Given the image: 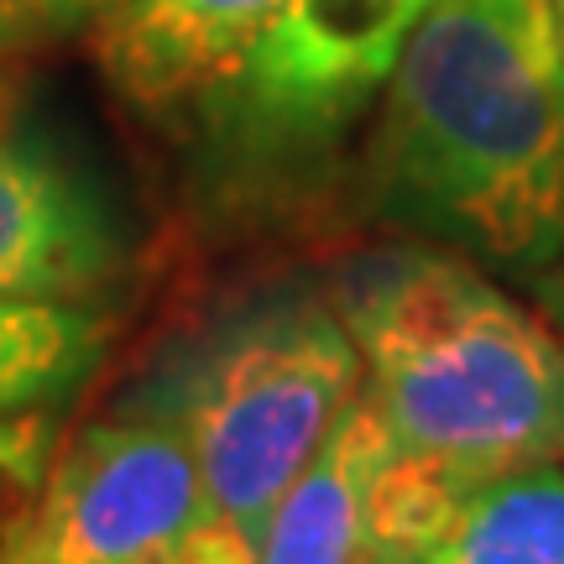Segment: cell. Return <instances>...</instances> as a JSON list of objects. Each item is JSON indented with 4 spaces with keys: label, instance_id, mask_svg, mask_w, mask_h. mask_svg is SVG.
<instances>
[{
    "label": "cell",
    "instance_id": "obj_1",
    "mask_svg": "<svg viewBox=\"0 0 564 564\" xmlns=\"http://www.w3.org/2000/svg\"><path fill=\"white\" fill-rule=\"evenodd\" d=\"M387 220L512 272L564 246V42L554 0H434L366 147Z\"/></svg>",
    "mask_w": 564,
    "mask_h": 564
},
{
    "label": "cell",
    "instance_id": "obj_2",
    "mask_svg": "<svg viewBox=\"0 0 564 564\" xmlns=\"http://www.w3.org/2000/svg\"><path fill=\"white\" fill-rule=\"evenodd\" d=\"M408 455L470 486L564 460V335L460 251L387 246L329 282Z\"/></svg>",
    "mask_w": 564,
    "mask_h": 564
},
{
    "label": "cell",
    "instance_id": "obj_3",
    "mask_svg": "<svg viewBox=\"0 0 564 564\" xmlns=\"http://www.w3.org/2000/svg\"><path fill=\"white\" fill-rule=\"evenodd\" d=\"M361 392L366 366L335 299L293 293L204 329L141 408L183 434L215 518L262 544L282 491Z\"/></svg>",
    "mask_w": 564,
    "mask_h": 564
},
{
    "label": "cell",
    "instance_id": "obj_4",
    "mask_svg": "<svg viewBox=\"0 0 564 564\" xmlns=\"http://www.w3.org/2000/svg\"><path fill=\"white\" fill-rule=\"evenodd\" d=\"M434 0H282L209 95L220 137L251 162L319 152L382 100Z\"/></svg>",
    "mask_w": 564,
    "mask_h": 564
},
{
    "label": "cell",
    "instance_id": "obj_5",
    "mask_svg": "<svg viewBox=\"0 0 564 564\" xmlns=\"http://www.w3.org/2000/svg\"><path fill=\"white\" fill-rule=\"evenodd\" d=\"M204 523L215 507L183 434L131 408L58 444L26 564H167Z\"/></svg>",
    "mask_w": 564,
    "mask_h": 564
},
{
    "label": "cell",
    "instance_id": "obj_6",
    "mask_svg": "<svg viewBox=\"0 0 564 564\" xmlns=\"http://www.w3.org/2000/svg\"><path fill=\"white\" fill-rule=\"evenodd\" d=\"M460 497L361 392L272 507L257 564H419Z\"/></svg>",
    "mask_w": 564,
    "mask_h": 564
},
{
    "label": "cell",
    "instance_id": "obj_7",
    "mask_svg": "<svg viewBox=\"0 0 564 564\" xmlns=\"http://www.w3.org/2000/svg\"><path fill=\"white\" fill-rule=\"evenodd\" d=\"M126 257L116 209L89 178L0 131V293L89 299Z\"/></svg>",
    "mask_w": 564,
    "mask_h": 564
},
{
    "label": "cell",
    "instance_id": "obj_8",
    "mask_svg": "<svg viewBox=\"0 0 564 564\" xmlns=\"http://www.w3.org/2000/svg\"><path fill=\"white\" fill-rule=\"evenodd\" d=\"M282 0H110L95 21V58L126 100L167 110L209 100Z\"/></svg>",
    "mask_w": 564,
    "mask_h": 564
},
{
    "label": "cell",
    "instance_id": "obj_9",
    "mask_svg": "<svg viewBox=\"0 0 564 564\" xmlns=\"http://www.w3.org/2000/svg\"><path fill=\"white\" fill-rule=\"evenodd\" d=\"M110 314L89 299L0 293V419L63 408L110 350Z\"/></svg>",
    "mask_w": 564,
    "mask_h": 564
},
{
    "label": "cell",
    "instance_id": "obj_10",
    "mask_svg": "<svg viewBox=\"0 0 564 564\" xmlns=\"http://www.w3.org/2000/svg\"><path fill=\"white\" fill-rule=\"evenodd\" d=\"M419 564H564V460L470 486Z\"/></svg>",
    "mask_w": 564,
    "mask_h": 564
},
{
    "label": "cell",
    "instance_id": "obj_11",
    "mask_svg": "<svg viewBox=\"0 0 564 564\" xmlns=\"http://www.w3.org/2000/svg\"><path fill=\"white\" fill-rule=\"evenodd\" d=\"M58 444H63L58 408L0 419V564H26Z\"/></svg>",
    "mask_w": 564,
    "mask_h": 564
},
{
    "label": "cell",
    "instance_id": "obj_12",
    "mask_svg": "<svg viewBox=\"0 0 564 564\" xmlns=\"http://www.w3.org/2000/svg\"><path fill=\"white\" fill-rule=\"evenodd\" d=\"M110 0H0V53L74 37L95 26Z\"/></svg>",
    "mask_w": 564,
    "mask_h": 564
},
{
    "label": "cell",
    "instance_id": "obj_13",
    "mask_svg": "<svg viewBox=\"0 0 564 564\" xmlns=\"http://www.w3.org/2000/svg\"><path fill=\"white\" fill-rule=\"evenodd\" d=\"M533 278H539V303H544V314L564 335V246H560V257H554L544 272H533Z\"/></svg>",
    "mask_w": 564,
    "mask_h": 564
},
{
    "label": "cell",
    "instance_id": "obj_14",
    "mask_svg": "<svg viewBox=\"0 0 564 564\" xmlns=\"http://www.w3.org/2000/svg\"><path fill=\"white\" fill-rule=\"evenodd\" d=\"M554 21H560V42H564V0H554Z\"/></svg>",
    "mask_w": 564,
    "mask_h": 564
}]
</instances>
